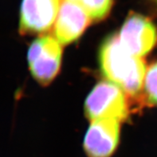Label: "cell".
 <instances>
[{"instance_id":"277c9868","label":"cell","mask_w":157,"mask_h":157,"mask_svg":"<svg viewBox=\"0 0 157 157\" xmlns=\"http://www.w3.org/2000/svg\"><path fill=\"white\" fill-rule=\"evenodd\" d=\"M118 38L120 44L126 51L142 58L148 54L156 44V27L145 17L132 14L124 23Z\"/></svg>"},{"instance_id":"ba28073f","label":"cell","mask_w":157,"mask_h":157,"mask_svg":"<svg viewBox=\"0 0 157 157\" xmlns=\"http://www.w3.org/2000/svg\"><path fill=\"white\" fill-rule=\"evenodd\" d=\"M83 9L91 19L101 20L109 14L113 0H69Z\"/></svg>"},{"instance_id":"5b68a950","label":"cell","mask_w":157,"mask_h":157,"mask_svg":"<svg viewBox=\"0 0 157 157\" xmlns=\"http://www.w3.org/2000/svg\"><path fill=\"white\" fill-rule=\"evenodd\" d=\"M62 2V0H22L20 34H42L50 30L58 18Z\"/></svg>"},{"instance_id":"7a4b0ae2","label":"cell","mask_w":157,"mask_h":157,"mask_svg":"<svg viewBox=\"0 0 157 157\" xmlns=\"http://www.w3.org/2000/svg\"><path fill=\"white\" fill-rule=\"evenodd\" d=\"M86 113L92 121L112 119L118 121L128 116V106L124 91L112 82L98 83L88 96Z\"/></svg>"},{"instance_id":"3957f363","label":"cell","mask_w":157,"mask_h":157,"mask_svg":"<svg viewBox=\"0 0 157 157\" xmlns=\"http://www.w3.org/2000/svg\"><path fill=\"white\" fill-rule=\"evenodd\" d=\"M62 46L54 37L43 36L32 42L27 60L32 76L42 85H48L59 71Z\"/></svg>"},{"instance_id":"6da1fadb","label":"cell","mask_w":157,"mask_h":157,"mask_svg":"<svg viewBox=\"0 0 157 157\" xmlns=\"http://www.w3.org/2000/svg\"><path fill=\"white\" fill-rule=\"evenodd\" d=\"M99 62L102 73L110 82L129 95L140 94L147 73L144 61L126 51L117 35H112L102 44Z\"/></svg>"},{"instance_id":"52a82bcc","label":"cell","mask_w":157,"mask_h":157,"mask_svg":"<svg viewBox=\"0 0 157 157\" xmlns=\"http://www.w3.org/2000/svg\"><path fill=\"white\" fill-rule=\"evenodd\" d=\"M91 18L78 4L62 0L54 23V35L61 45L74 42L82 35Z\"/></svg>"},{"instance_id":"9c48e42d","label":"cell","mask_w":157,"mask_h":157,"mask_svg":"<svg viewBox=\"0 0 157 157\" xmlns=\"http://www.w3.org/2000/svg\"><path fill=\"white\" fill-rule=\"evenodd\" d=\"M144 90L150 103L157 105V62L151 65L146 73Z\"/></svg>"},{"instance_id":"30bf717a","label":"cell","mask_w":157,"mask_h":157,"mask_svg":"<svg viewBox=\"0 0 157 157\" xmlns=\"http://www.w3.org/2000/svg\"><path fill=\"white\" fill-rule=\"evenodd\" d=\"M156 2H157V0H156Z\"/></svg>"},{"instance_id":"8992f818","label":"cell","mask_w":157,"mask_h":157,"mask_svg":"<svg viewBox=\"0 0 157 157\" xmlns=\"http://www.w3.org/2000/svg\"><path fill=\"white\" fill-rule=\"evenodd\" d=\"M120 121L98 120L92 121L85 136L83 147L88 157H111L119 144Z\"/></svg>"}]
</instances>
